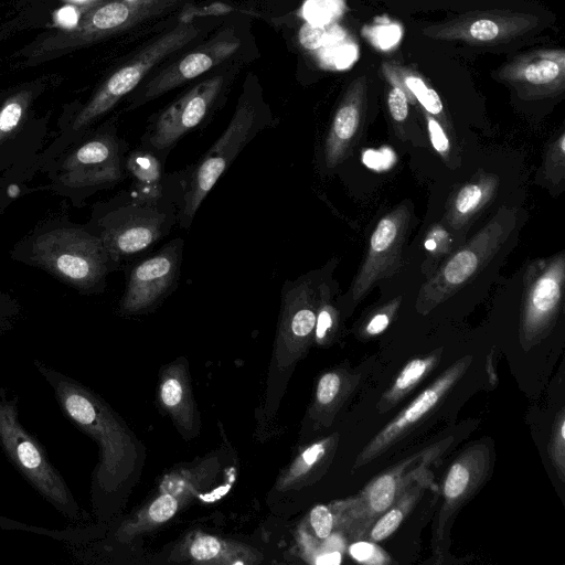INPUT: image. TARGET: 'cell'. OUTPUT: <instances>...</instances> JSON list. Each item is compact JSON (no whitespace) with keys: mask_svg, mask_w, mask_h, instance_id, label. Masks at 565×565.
Returning a JSON list of instances; mask_svg holds the SVG:
<instances>
[{"mask_svg":"<svg viewBox=\"0 0 565 565\" xmlns=\"http://www.w3.org/2000/svg\"><path fill=\"white\" fill-rule=\"evenodd\" d=\"M32 363L49 384L62 414L98 446L90 493L95 513L105 518L138 468V444L121 418L92 388L39 359Z\"/></svg>","mask_w":565,"mask_h":565,"instance_id":"1","label":"cell"},{"mask_svg":"<svg viewBox=\"0 0 565 565\" xmlns=\"http://www.w3.org/2000/svg\"><path fill=\"white\" fill-rule=\"evenodd\" d=\"M199 33L198 25L180 23L142 49L104 82L76 116L73 128L82 129L110 110L124 96L132 92L157 64L185 46Z\"/></svg>","mask_w":565,"mask_h":565,"instance_id":"8","label":"cell"},{"mask_svg":"<svg viewBox=\"0 0 565 565\" xmlns=\"http://www.w3.org/2000/svg\"><path fill=\"white\" fill-rule=\"evenodd\" d=\"M31 93L23 90L9 98L0 109V141L17 128L28 107Z\"/></svg>","mask_w":565,"mask_h":565,"instance_id":"34","label":"cell"},{"mask_svg":"<svg viewBox=\"0 0 565 565\" xmlns=\"http://www.w3.org/2000/svg\"><path fill=\"white\" fill-rule=\"evenodd\" d=\"M154 0H114L88 11L72 29L56 32L39 43L29 60L64 54L134 24Z\"/></svg>","mask_w":565,"mask_h":565,"instance_id":"14","label":"cell"},{"mask_svg":"<svg viewBox=\"0 0 565 565\" xmlns=\"http://www.w3.org/2000/svg\"><path fill=\"white\" fill-rule=\"evenodd\" d=\"M329 266L321 269L317 285V316L313 341L319 345L330 344L338 332L340 311L334 302L333 285Z\"/></svg>","mask_w":565,"mask_h":565,"instance_id":"29","label":"cell"},{"mask_svg":"<svg viewBox=\"0 0 565 565\" xmlns=\"http://www.w3.org/2000/svg\"><path fill=\"white\" fill-rule=\"evenodd\" d=\"M388 84L386 102L391 118L395 127L404 125L408 117L409 100L406 93L395 83L386 82Z\"/></svg>","mask_w":565,"mask_h":565,"instance_id":"38","label":"cell"},{"mask_svg":"<svg viewBox=\"0 0 565 565\" xmlns=\"http://www.w3.org/2000/svg\"><path fill=\"white\" fill-rule=\"evenodd\" d=\"M274 122L256 76L248 74L227 127L194 164L186 167L188 182L178 221L182 228L191 226L204 199L237 156Z\"/></svg>","mask_w":565,"mask_h":565,"instance_id":"2","label":"cell"},{"mask_svg":"<svg viewBox=\"0 0 565 565\" xmlns=\"http://www.w3.org/2000/svg\"><path fill=\"white\" fill-rule=\"evenodd\" d=\"M539 18L511 10H475L423 29L424 36L437 41H460L470 45H499L536 28Z\"/></svg>","mask_w":565,"mask_h":565,"instance_id":"13","label":"cell"},{"mask_svg":"<svg viewBox=\"0 0 565 565\" xmlns=\"http://www.w3.org/2000/svg\"><path fill=\"white\" fill-rule=\"evenodd\" d=\"M516 220L515 209L501 206L467 243L447 255L422 285L416 311L429 313L475 279L505 244Z\"/></svg>","mask_w":565,"mask_h":565,"instance_id":"5","label":"cell"},{"mask_svg":"<svg viewBox=\"0 0 565 565\" xmlns=\"http://www.w3.org/2000/svg\"><path fill=\"white\" fill-rule=\"evenodd\" d=\"M360 374L338 367L323 373L316 386L308 416L316 427L330 426L338 412L355 391Z\"/></svg>","mask_w":565,"mask_h":565,"instance_id":"24","label":"cell"},{"mask_svg":"<svg viewBox=\"0 0 565 565\" xmlns=\"http://www.w3.org/2000/svg\"><path fill=\"white\" fill-rule=\"evenodd\" d=\"M183 247V238L175 237L130 267L119 303L122 315L149 312L175 290L181 274Z\"/></svg>","mask_w":565,"mask_h":565,"instance_id":"12","label":"cell"},{"mask_svg":"<svg viewBox=\"0 0 565 565\" xmlns=\"http://www.w3.org/2000/svg\"><path fill=\"white\" fill-rule=\"evenodd\" d=\"M224 83L223 75H213L195 84L151 119L140 145L167 160L175 145L200 127L214 110Z\"/></svg>","mask_w":565,"mask_h":565,"instance_id":"11","label":"cell"},{"mask_svg":"<svg viewBox=\"0 0 565 565\" xmlns=\"http://www.w3.org/2000/svg\"><path fill=\"white\" fill-rule=\"evenodd\" d=\"M180 508V498L161 492L136 513L119 522L109 533L107 543L128 544L142 533L149 532L172 519Z\"/></svg>","mask_w":565,"mask_h":565,"instance_id":"27","label":"cell"},{"mask_svg":"<svg viewBox=\"0 0 565 565\" xmlns=\"http://www.w3.org/2000/svg\"><path fill=\"white\" fill-rule=\"evenodd\" d=\"M417 461L414 458L408 459L382 473L363 490L359 498L353 500V503L342 504L343 507L338 504L342 524L345 523L349 529L361 531L373 523L394 504L404 484L415 479V475L422 470L424 460L414 468Z\"/></svg>","mask_w":565,"mask_h":565,"instance_id":"21","label":"cell"},{"mask_svg":"<svg viewBox=\"0 0 565 565\" xmlns=\"http://www.w3.org/2000/svg\"><path fill=\"white\" fill-rule=\"evenodd\" d=\"M343 8L342 0H307L302 12L308 23L324 25L335 20Z\"/></svg>","mask_w":565,"mask_h":565,"instance_id":"35","label":"cell"},{"mask_svg":"<svg viewBox=\"0 0 565 565\" xmlns=\"http://www.w3.org/2000/svg\"><path fill=\"white\" fill-rule=\"evenodd\" d=\"M497 78L524 100L555 97L565 89V51L539 49L520 54L497 71Z\"/></svg>","mask_w":565,"mask_h":565,"instance_id":"16","label":"cell"},{"mask_svg":"<svg viewBox=\"0 0 565 565\" xmlns=\"http://www.w3.org/2000/svg\"><path fill=\"white\" fill-rule=\"evenodd\" d=\"M171 561L210 565H252L263 555L246 544L194 531L170 555Z\"/></svg>","mask_w":565,"mask_h":565,"instance_id":"22","label":"cell"},{"mask_svg":"<svg viewBox=\"0 0 565 565\" xmlns=\"http://www.w3.org/2000/svg\"><path fill=\"white\" fill-rule=\"evenodd\" d=\"M470 364V358L465 356L448 367L433 384L414 398L401 413L382 428L360 451L354 468L364 466L386 451L406 433L423 420L456 382L462 376Z\"/></svg>","mask_w":565,"mask_h":565,"instance_id":"18","label":"cell"},{"mask_svg":"<svg viewBox=\"0 0 565 565\" xmlns=\"http://www.w3.org/2000/svg\"><path fill=\"white\" fill-rule=\"evenodd\" d=\"M320 273L321 269L311 270L282 285L274 348V362L279 371L298 362L313 342Z\"/></svg>","mask_w":565,"mask_h":565,"instance_id":"9","label":"cell"},{"mask_svg":"<svg viewBox=\"0 0 565 565\" xmlns=\"http://www.w3.org/2000/svg\"><path fill=\"white\" fill-rule=\"evenodd\" d=\"M186 185L159 201L130 192L120 195L99 218V234L115 262L142 254L170 234L179 221Z\"/></svg>","mask_w":565,"mask_h":565,"instance_id":"4","label":"cell"},{"mask_svg":"<svg viewBox=\"0 0 565 565\" xmlns=\"http://www.w3.org/2000/svg\"><path fill=\"white\" fill-rule=\"evenodd\" d=\"M351 556L365 564L384 563L385 555L373 543L360 541L350 546Z\"/></svg>","mask_w":565,"mask_h":565,"instance_id":"42","label":"cell"},{"mask_svg":"<svg viewBox=\"0 0 565 565\" xmlns=\"http://www.w3.org/2000/svg\"><path fill=\"white\" fill-rule=\"evenodd\" d=\"M35 259L57 276L81 288L102 287L106 274L118 263L97 234L58 228L38 237Z\"/></svg>","mask_w":565,"mask_h":565,"instance_id":"6","label":"cell"},{"mask_svg":"<svg viewBox=\"0 0 565 565\" xmlns=\"http://www.w3.org/2000/svg\"><path fill=\"white\" fill-rule=\"evenodd\" d=\"M381 72L386 82L397 84L406 93L409 104L418 103L423 110L446 122L444 104L439 95L417 71L387 61L382 63Z\"/></svg>","mask_w":565,"mask_h":565,"instance_id":"28","label":"cell"},{"mask_svg":"<svg viewBox=\"0 0 565 565\" xmlns=\"http://www.w3.org/2000/svg\"><path fill=\"white\" fill-rule=\"evenodd\" d=\"M159 399L180 430L189 434L194 430L196 411L183 362L175 361L162 370Z\"/></svg>","mask_w":565,"mask_h":565,"instance_id":"25","label":"cell"},{"mask_svg":"<svg viewBox=\"0 0 565 565\" xmlns=\"http://www.w3.org/2000/svg\"><path fill=\"white\" fill-rule=\"evenodd\" d=\"M411 216L408 204L402 203L376 223L369 239L364 260L349 290L339 300V306L345 313L350 315L375 284L399 270Z\"/></svg>","mask_w":565,"mask_h":565,"instance_id":"10","label":"cell"},{"mask_svg":"<svg viewBox=\"0 0 565 565\" xmlns=\"http://www.w3.org/2000/svg\"><path fill=\"white\" fill-rule=\"evenodd\" d=\"M125 148L114 131L96 135L66 159L61 182L81 190H96L119 183L126 173Z\"/></svg>","mask_w":565,"mask_h":565,"instance_id":"15","label":"cell"},{"mask_svg":"<svg viewBox=\"0 0 565 565\" xmlns=\"http://www.w3.org/2000/svg\"><path fill=\"white\" fill-rule=\"evenodd\" d=\"M451 235L445 225L435 224L430 227L424 239V246L428 254V262L435 263L451 253Z\"/></svg>","mask_w":565,"mask_h":565,"instance_id":"37","label":"cell"},{"mask_svg":"<svg viewBox=\"0 0 565 565\" xmlns=\"http://www.w3.org/2000/svg\"><path fill=\"white\" fill-rule=\"evenodd\" d=\"M15 313L12 306L0 303V335L11 328Z\"/></svg>","mask_w":565,"mask_h":565,"instance_id":"44","label":"cell"},{"mask_svg":"<svg viewBox=\"0 0 565 565\" xmlns=\"http://www.w3.org/2000/svg\"><path fill=\"white\" fill-rule=\"evenodd\" d=\"M401 301L402 297L398 296L376 308L360 328V334L362 337H374L382 333L396 316Z\"/></svg>","mask_w":565,"mask_h":565,"instance_id":"36","label":"cell"},{"mask_svg":"<svg viewBox=\"0 0 565 565\" xmlns=\"http://www.w3.org/2000/svg\"><path fill=\"white\" fill-rule=\"evenodd\" d=\"M491 471V454L486 444L466 449L450 465L443 483V504L436 529L438 540L458 510L467 503L486 482Z\"/></svg>","mask_w":565,"mask_h":565,"instance_id":"20","label":"cell"},{"mask_svg":"<svg viewBox=\"0 0 565 565\" xmlns=\"http://www.w3.org/2000/svg\"><path fill=\"white\" fill-rule=\"evenodd\" d=\"M551 457L559 473V477H564L565 469V417L564 411L562 409L558 414L551 439Z\"/></svg>","mask_w":565,"mask_h":565,"instance_id":"40","label":"cell"},{"mask_svg":"<svg viewBox=\"0 0 565 565\" xmlns=\"http://www.w3.org/2000/svg\"><path fill=\"white\" fill-rule=\"evenodd\" d=\"M338 445V435H330L306 447L280 473L276 482L278 491L306 487L319 479L327 470Z\"/></svg>","mask_w":565,"mask_h":565,"instance_id":"26","label":"cell"},{"mask_svg":"<svg viewBox=\"0 0 565 565\" xmlns=\"http://www.w3.org/2000/svg\"><path fill=\"white\" fill-rule=\"evenodd\" d=\"M543 172L552 184L563 183L565 178V132L562 131L547 147Z\"/></svg>","mask_w":565,"mask_h":565,"instance_id":"32","label":"cell"},{"mask_svg":"<svg viewBox=\"0 0 565 565\" xmlns=\"http://www.w3.org/2000/svg\"><path fill=\"white\" fill-rule=\"evenodd\" d=\"M328 39V31L323 25L305 23L299 31V41L308 50H318Z\"/></svg>","mask_w":565,"mask_h":565,"instance_id":"43","label":"cell"},{"mask_svg":"<svg viewBox=\"0 0 565 565\" xmlns=\"http://www.w3.org/2000/svg\"><path fill=\"white\" fill-rule=\"evenodd\" d=\"M498 189V175L489 172L476 174L460 185L448 200L444 225L454 232H461L469 227L494 199Z\"/></svg>","mask_w":565,"mask_h":565,"instance_id":"23","label":"cell"},{"mask_svg":"<svg viewBox=\"0 0 565 565\" xmlns=\"http://www.w3.org/2000/svg\"><path fill=\"white\" fill-rule=\"evenodd\" d=\"M565 252L530 263L523 275L520 343L529 350L548 335L563 307Z\"/></svg>","mask_w":565,"mask_h":565,"instance_id":"7","label":"cell"},{"mask_svg":"<svg viewBox=\"0 0 565 565\" xmlns=\"http://www.w3.org/2000/svg\"><path fill=\"white\" fill-rule=\"evenodd\" d=\"M309 522L320 540H327L335 526L334 513L330 505L318 504L309 513Z\"/></svg>","mask_w":565,"mask_h":565,"instance_id":"39","label":"cell"},{"mask_svg":"<svg viewBox=\"0 0 565 565\" xmlns=\"http://www.w3.org/2000/svg\"><path fill=\"white\" fill-rule=\"evenodd\" d=\"M0 530L20 531L46 536L54 541L61 542L63 545L87 541L95 537L99 533V530H96L92 526H86L85 524L73 525L63 530H55L23 523L11 518H7L2 514H0Z\"/></svg>","mask_w":565,"mask_h":565,"instance_id":"31","label":"cell"},{"mask_svg":"<svg viewBox=\"0 0 565 565\" xmlns=\"http://www.w3.org/2000/svg\"><path fill=\"white\" fill-rule=\"evenodd\" d=\"M239 46V39L231 30H223L205 44L172 62L147 81L132 99V107L143 105L201 76L225 62Z\"/></svg>","mask_w":565,"mask_h":565,"instance_id":"17","label":"cell"},{"mask_svg":"<svg viewBox=\"0 0 565 565\" xmlns=\"http://www.w3.org/2000/svg\"><path fill=\"white\" fill-rule=\"evenodd\" d=\"M367 107V81L359 75L345 88L332 116L322 146L327 170L340 166L351 153L362 132Z\"/></svg>","mask_w":565,"mask_h":565,"instance_id":"19","label":"cell"},{"mask_svg":"<svg viewBox=\"0 0 565 565\" xmlns=\"http://www.w3.org/2000/svg\"><path fill=\"white\" fill-rule=\"evenodd\" d=\"M440 353L434 352L425 358L411 360L387 388L376 407L384 413L404 398L437 365Z\"/></svg>","mask_w":565,"mask_h":565,"instance_id":"30","label":"cell"},{"mask_svg":"<svg viewBox=\"0 0 565 565\" xmlns=\"http://www.w3.org/2000/svg\"><path fill=\"white\" fill-rule=\"evenodd\" d=\"M411 502V498H405L398 507L392 505L382 513L371 527L370 539L373 542H381L393 534L401 525Z\"/></svg>","mask_w":565,"mask_h":565,"instance_id":"33","label":"cell"},{"mask_svg":"<svg viewBox=\"0 0 565 565\" xmlns=\"http://www.w3.org/2000/svg\"><path fill=\"white\" fill-rule=\"evenodd\" d=\"M316 563L322 565H338L341 563V553L338 551H329L319 555Z\"/></svg>","mask_w":565,"mask_h":565,"instance_id":"45","label":"cell"},{"mask_svg":"<svg viewBox=\"0 0 565 565\" xmlns=\"http://www.w3.org/2000/svg\"><path fill=\"white\" fill-rule=\"evenodd\" d=\"M426 119L427 131L434 149L446 160H449L451 145L448 135L440 121L433 115L423 110Z\"/></svg>","mask_w":565,"mask_h":565,"instance_id":"41","label":"cell"},{"mask_svg":"<svg viewBox=\"0 0 565 565\" xmlns=\"http://www.w3.org/2000/svg\"><path fill=\"white\" fill-rule=\"evenodd\" d=\"M0 447L23 479L73 525L84 524L86 513L44 446L21 423L19 397L0 386Z\"/></svg>","mask_w":565,"mask_h":565,"instance_id":"3","label":"cell"}]
</instances>
